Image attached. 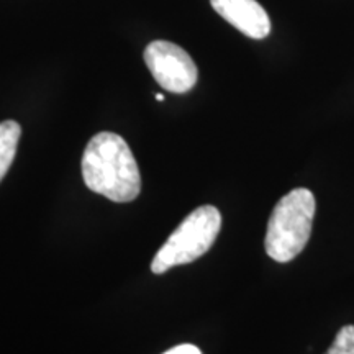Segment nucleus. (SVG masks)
<instances>
[{
  "mask_svg": "<svg viewBox=\"0 0 354 354\" xmlns=\"http://www.w3.org/2000/svg\"><path fill=\"white\" fill-rule=\"evenodd\" d=\"M214 10L246 37L263 39L271 32V20L256 0H210Z\"/></svg>",
  "mask_w": 354,
  "mask_h": 354,
  "instance_id": "39448f33",
  "label": "nucleus"
},
{
  "mask_svg": "<svg viewBox=\"0 0 354 354\" xmlns=\"http://www.w3.org/2000/svg\"><path fill=\"white\" fill-rule=\"evenodd\" d=\"M326 354H354V325L343 326Z\"/></svg>",
  "mask_w": 354,
  "mask_h": 354,
  "instance_id": "0eeeda50",
  "label": "nucleus"
},
{
  "mask_svg": "<svg viewBox=\"0 0 354 354\" xmlns=\"http://www.w3.org/2000/svg\"><path fill=\"white\" fill-rule=\"evenodd\" d=\"M84 183L109 201L125 203L141 192V176L130 146L120 135L100 131L88 141L82 156Z\"/></svg>",
  "mask_w": 354,
  "mask_h": 354,
  "instance_id": "f257e3e1",
  "label": "nucleus"
},
{
  "mask_svg": "<svg viewBox=\"0 0 354 354\" xmlns=\"http://www.w3.org/2000/svg\"><path fill=\"white\" fill-rule=\"evenodd\" d=\"M315 197L308 189L290 190L274 207L266 233V253L277 263H289L302 253L315 218Z\"/></svg>",
  "mask_w": 354,
  "mask_h": 354,
  "instance_id": "f03ea898",
  "label": "nucleus"
},
{
  "mask_svg": "<svg viewBox=\"0 0 354 354\" xmlns=\"http://www.w3.org/2000/svg\"><path fill=\"white\" fill-rule=\"evenodd\" d=\"M165 354H202L201 349L194 344H179V346L169 349Z\"/></svg>",
  "mask_w": 354,
  "mask_h": 354,
  "instance_id": "6e6552de",
  "label": "nucleus"
},
{
  "mask_svg": "<svg viewBox=\"0 0 354 354\" xmlns=\"http://www.w3.org/2000/svg\"><path fill=\"white\" fill-rule=\"evenodd\" d=\"M21 136V127L13 120L0 123V180L10 169Z\"/></svg>",
  "mask_w": 354,
  "mask_h": 354,
  "instance_id": "423d86ee",
  "label": "nucleus"
},
{
  "mask_svg": "<svg viewBox=\"0 0 354 354\" xmlns=\"http://www.w3.org/2000/svg\"><path fill=\"white\" fill-rule=\"evenodd\" d=\"M221 215L214 205L198 207L167 238L151 263L154 274H162L174 266L192 263L207 253L218 236Z\"/></svg>",
  "mask_w": 354,
  "mask_h": 354,
  "instance_id": "7ed1b4c3",
  "label": "nucleus"
},
{
  "mask_svg": "<svg viewBox=\"0 0 354 354\" xmlns=\"http://www.w3.org/2000/svg\"><path fill=\"white\" fill-rule=\"evenodd\" d=\"M156 100L162 102V100H165V95H162V94H156Z\"/></svg>",
  "mask_w": 354,
  "mask_h": 354,
  "instance_id": "1a4fd4ad",
  "label": "nucleus"
},
{
  "mask_svg": "<svg viewBox=\"0 0 354 354\" xmlns=\"http://www.w3.org/2000/svg\"><path fill=\"white\" fill-rule=\"evenodd\" d=\"M145 63L162 88L172 94H184L196 86L197 66L189 53L177 44L158 39L145 50Z\"/></svg>",
  "mask_w": 354,
  "mask_h": 354,
  "instance_id": "20e7f679",
  "label": "nucleus"
}]
</instances>
